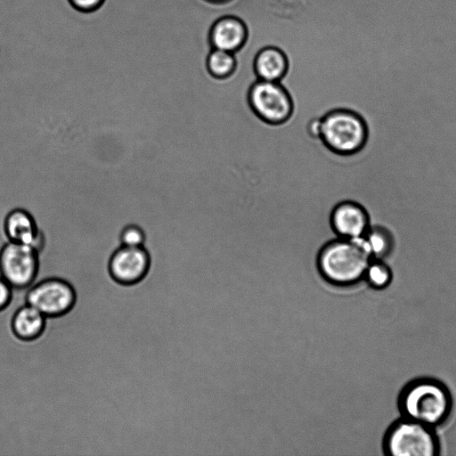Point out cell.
<instances>
[{"label": "cell", "mask_w": 456, "mask_h": 456, "mask_svg": "<svg viewBox=\"0 0 456 456\" xmlns=\"http://www.w3.org/2000/svg\"><path fill=\"white\" fill-rule=\"evenodd\" d=\"M371 259L363 236L340 238L322 248L318 257V267L327 282L352 285L364 278Z\"/></svg>", "instance_id": "cell-1"}, {"label": "cell", "mask_w": 456, "mask_h": 456, "mask_svg": "<svg viewBox=\"0 0 456 456\" xmlns=\"http://www.w3.org/2000/svg\"><path fill=\"white\" fill-rule=\"evenodd\" d=\"M320 135L330 149L341 154H351L364 148L370 130L368 122L361 114L339 109L322 118Z\"/></svg>", "instance_id": "cell-3"}, {"label": "cell", "mask_w": 456, "mask_h": 456, "mask_svg": "<svg viewBox=\"0 0 456 456\" xmlns=\"http://www.w3.org/2000/svg\"><path fill=\"white\" fill-rule=\"evenodd\" d=\"M70 4L81 12H93L100 8L105 0H69Z\"/></svg>", "instance_id": "cell-19"}, {"label": "cell", "mask_w": 456, "mask_h": 456, "mask_svg": "<svg viewBox=\"0 0 456 456\" xmlns=\"http://www.w3.org/2000/svg\"><path fill=\"white\" fill-rule=\"evenodd\" d=\"M246 35L244 23L236 17L227 16L213 25L210 40L214 48L233 53L242 45Z\"/></svg>", "instance_id": "cell-12"}, {"label": "cell", "mask_w": 456, "mask_h": 456, "mask_svg": "<svg viewBox=\"0 0 456 456\" xmlns=\"http://www.w3.org/2000/svg\"><path fill=\"white\" fill-rule=\"evenodd\" d=\"M20 292L24 303L34 306L47 318L66 314L76 303L74 288L59 277L42 279Z\"/></svg>", "instance_id": "cell-5"}, {"label": "cell", "mask_w": 456, "mask_h": 456, "mask_svg": "<svg viewBox=\"0 0 456 456\" xmlns=\"http://www.w3.org/2000/svg\"><path fill=\"white\" fill-rule=\"evenodd\" d=\"M151 265V256L145 246H118L108 262L110 275L118 283L131 286L142 281Z\"/></svg>", "instance_id": "cell-8"}, {"label": "cell", "mask_w": 456, "mask_h": 456, "mask_svg": "<svg viewBox=\"0 0 456 456\" xmlns=\"http://www.w3.org/2000/svg\"><path fill=\"white\" fill-rule=\"evenodd\" d=\"M384 448L391 456H436L439 453L434 428L406 418L389 428Z\"/></svg>", "instance_id": "cell-4"}, {"label": "cell", "mask_w": 456, "mask_h": 456, "mask_svg": "<svg viewBox=\"0 0 456 456\" xmlns=\"http://www.w3.org/2000/svg\"><path fill=\"white\" fill-rule=\"evenodd\" d=\"M12 296L13 289L0 276V312L9 306Z\"/></svg>", "instance_id": "cell-18"}, {"label": "cell", "mask_w": 456, "mask_h": 456, "mask_svg": "<svg viewBox=\"0 0 456 456\" xmlns=\"http://www.w3.org/2000/svg\"><path fill=\"white\" fill-rule=\"evenodd\" d=\"M38 252L33 248L7 240L0 249V276L13 289L25 290L36 281Z\"/></svg>", "instance_id": "cell-6"}, {"label": "cell", "mask_w": 456, "mask_h": 456, "mask_svg": "<svg viewBox=\"0 0 456 456\" xmlns=\"http://www.w3.org/2000/svg\"><path fill=\"white\" fill-rule=\"evenodd\" d=\"M364 278L370 285L381 289L390 283L392 273L389 266L382 259L372 258L366 270Z\"/></svg>", "instance_id": "cell-16"}, {"label": "cell", "mask_w": 456, "mask_h": 456, "mask_svg": "<svg viewBox=\"0 0 456 456\" xmlns=\"http://www.w3.org/2000/svg\"><path fill=\"white\" fill-rule=\"evenodd\" d=\"M253 110L265 121L281 123L291 114L292 102L279 82L258 80L249 92Z\"/></svg>", "instance_id": "cell-7"}, {"label": "cell", "mask_w": 456, "mask_h": 456, "mask_svg": "<svg viewBox=\"0 0 456 456\" xmlns=\"http://www.w3.org/2000/svg\"><path fill=\"white\" fill-rule=\"evenodd\" d=\"M4 232L10 241L33 248L38 254L46 243V234L31 211L17 207L10 210L4 221Z\"/></svg>", "instance_id": "cell-9"}, {"label": "cell", "mask_w": 456, "mask_h": 456, "mask_svg": "<svg viewBox=\"0 0 456 456\" xmlns=\"http://www.w3.org/2000/svg\"><path fill=\"white\" fill-rule=\"evenodd\" d=\"M452 405V396L447 388L436 380L426 379L408 385L399 399L403 418L433 428L447 419Z\"/></svg>", "instance_id": "cell-2"}, {"label": "cell", "mask_w": 456, "mask_h": 456, "mask_svg": "<svg viewBox=\"0 0 456 456\" xmlns=\"http://www.w3.org/2000/svg\"><path fill=\"white\" fill-rule=\"evenodd\" d=\"M38 338H39V337H38ZM38 338H37V339H35V345H36V347H37V349L41 348V347L44 346V345H43V346H41L39 345ZM73 367H74V364H73ZM88 367H89V365H88ZM81 375H82V380H83V381H85V379H86V368H85V374H82V371H81ZM89 376H90V378H92V376H93V375H90V373H89ZM75 377H77V370H76V372L74 371V378H75ZM75 379H77V378H75ZM90 381H93V379H90Z\"/></svg>", "instance_id": "cell-20"}, {"label": "cell", "mask_w": 456, "mask_h": 456, "mask_svg": "<svg viewBox=\"0 0 456 456\" xmlns=\"http://www.w3.org/2000/svg\"><path fill=\"white\" fill-rule=\"evenodd\" d=\"M46 317L34 306L23 304L13 313L11 330L14 337L21 341H32L42 335Z\"/></svg>", "instance_id": "cell-11"}, {"label": "cell", "mask_w": 456, "mask_h": 456, "mask_svg": "<svg viewBox=\"0 0 456 456\" xmlns=\"http://www.w3.org/2000/svg\"><path fill=\"white\" fill-rule=\"evenodd\" d=\"M118 240L120 246L142 247L146 244L147 234L142 226L130 223L121 228Z\"/></svg>", "instance_id": "cell-17"}, {"label": "cell", "mask_w": 456, "mask_h": 456, "mask_svg": "<svg viewBox=\"0 0 456 456\" xmlns=\"http://www.w3.org/2000/svg\"><path fill=\"white\" fill-rule=\"evenodd\" d=\"M208 67L213 76L225 77L234 69V55L231 52L213 48L208 57Z\"/></svg>", "instance_id": "cell-15"}, {"label": "cell", "mask_w": 456, "mask_h": 456, "mask_svg": "<svg viewBox=\"0 0 456 456\" xmlns=\"http://www.w3.org/2000/svg\"><path fill=\"white\" fill-rule=\"evenodd\" d=\"M363 238L372 258L383 259L391 253L395 246L392 232L381 224H371Z\"/></svg>", "instance_id": "cell-14"}, {"label": "cell", "mask_w": 456, "mask_h": 456, "mask_svg": "<svg viewBox=\"0 0 456 456\" xmlns=\"http://www.w3.org/2000/svg\"><path fill=\"white\" fill-rule=\"evenodd\" d=\"M86 374H88V370H86ZM88 388H89V385H88ZM89 399H90V395H89Z\"/></svg>", "instance_id": "cell-21"}, {"label": "cell", "mask_w": 456, "mask_h": 456, "mask_svg": "<svg viewBox=\"0 0 456 456\" xmlns=\"http://www.w3.org/2000/svg\"><path fill=\"white\" fill-rule=\"evenodd\" d=\"M331 224L340 238L354 239L364 236L371 224L368 209L355 201L338 204L331 214Z\"/></svg>", "instance_id": "cell-10"}, {"label": "cell", "mask_w": 456, "mask_h": 456, "mask_svg": "<svg viewBox=\"0 0 456 456\" xmlns=\"http://www.w3.org/2000/svg\"><path fill=\"white\" fill-rule=\"evenodd\" d=\"M287 66L285 54L273 46L262 49L255 59V70L259 80L279 82Z\"/></svg>", "instance_id": "cell-13"}]
</instances>
